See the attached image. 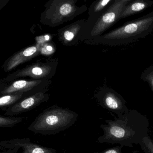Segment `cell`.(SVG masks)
<instances>
[{
  "label": "cell",
  "mask_w": 153,
  "mask_h": 153,
  "mask_svg": "<svg viewBox=\"0 0 153 153\" xmlns=\"http://www.w3.org/2000/svg\"><path fill=\"white\" fill-rule=\"evenodd\" d=\"M153 30V11L138 19L127 22L104 35L84 42L90 45H127L147 37Z\"/></svg>",
  "instance_id": "cell-1"
},
{
  "label": "cell",
  "mask_w": 153,
  "mask_h": 153,
  "mask_svg": "<svg viewBox=\"0 0 153 153\" xmlns=\"http://www.w3.org/2000/svg\"><path fill=\"white\" fill-rule=\"evenodd\" d=\"M78 118L76 112L54 105L40 113L28 129L43 135L56 134L72 126Z\"/></svg>",
  "instance_id": "cell-2"
},
{
  "label": "cell",
  "mask_w": 153,
  "mask_h": 153,
  "mask_svg": "<svg viewBox=\"0 0 153 153\" xmlns=\"http://www.w3.org/2000/svg\"><path fill=\"white\" fill-rule=\"evenodd\" d=\"M78 0H50L41 13V23L50 27H57L72 20L87 10L86 4L78 6Z\"/></svg>",
  "instance_id": "cell-3"
},
{
  "label": "cell",
  "mask_w": 153,
  "mask_h": 153,
  "mask_svg": "<svg viewBox=\"0 0 153 153\" xmlns=\"http://www.w3.org/2000/svg\"><path fill=\"white\" fill-rule=\"evenodd\" d=\"M131 1L114 0L111 5L97 20L85 41L101 36L102 33L117 22L124 8Z\"/></svg>",
  "instance_id": "cell-4"
},
{
  "label": "cell",
  "mask_w": 153,
  "mask_h": 153,
  "mask_svg": "<svg viewBox=\"0 0 153 153\" xmlns=\"http://www.w3.org/2000/svg\"><path fill=\"white\" fill-rule=\"evenodd\" d=\"M94 98L102 107L116 114L119 119L124 118L129 111L125 99L111 88L106 86L100 88Z\"/></svg>",
  "instance_id": "cell-5"
},
{
  "label": "cell",
  "mask_w": 153,
  "mask_h": 153,
  "mask_svg": "<svg viewBox=\"0 0 153 153\" xmlns=\"http://www.w3.org/2000/svg\"><path fill=\"white\" fill-rule=\"evenodd\" d=\"M58 64L57 59H52L45 62H36L17 71L9 77L29 76L36 80H50L55 75Z\"/></svg>",
  "instance_id": "cell-6"
},
{
  "label": "cell",
  "mask_w": 153,
  "mask_h": 153,
  "mask_svg": "<svg viewBox=\"0 0 153 153\" xmlns=\"http://www.w3.org/2000/svg\"><path fill=\"white\" fill-rule=\"evenodd\" d=\"M85 19L78 20L58 30L59 41L66 46H76L79 41H84V30Z\"/></svg>",
  "instance_id": "cell-7"
},
{
  "label": "cell",
  "mask_w": 153,
  "mask_h": 153,
  "mask_svg": "<svg viewBox=\"0 0 153 153\" xmlns=\"http://www.w3.org/2000/svg\"><path fill=\"white\" fill-rule=\"evenodd\" d=\"M47 92H41L28 96L7 108L5 115L7 116H15L33 109L49 100V95Z\"/></svg>",
  "instance_id": "cell-8"
},
{
  "label": "cell",
  "mask_w": 153,
  "mask_h": 153,
  "mask_svg": "<svg viewBox=\"0 0 153 153\" xmlns=\"http://www.w3.org/2000/svg\"><path fill=\"white\" fill-rule=\"evenodd\" d=\"M51 83V80H48L30 81L19 80L5 88L1 93L3 95L18 92L25 93L33 90H36L38 92H47L48 87Z\"/></svg>",
  "instance_id": "cell-9"
},
{
  "label": "cell",
  "mask_w": 153,
  "mask_h": 153,
  "mask_svg": "<svg viewBox=\"0 0 153 153\" xmlns=\"http://www.w3.org/2000/svg\"><path fill=\"white\" fill-rule=\"evenodd\" d=\"M0 146L6 147H22L23 150L22 153H57L55 149L44 147L31 143L29 138L16 139L1 142Z\"/></svg>",
  "instance_id": "cell-10"
},
{
  "label": "cell",
  "mask_w": 153,
  "mask_h": 153,
  "mask_svg": "<svg viewBox=\"0 0 153 153\" xmlns=\"http://www.w3.org/2000/svg\"><path fill=\"white\" fill-rule=\"evenodd\" d=\"M40 46L36 44L21 50L11 57L6 65L7 71H11L21 64L28 62L40 54Z\"/></svg>",
  "instance_id": "cell-11"
},
{
  "label": "cell",
  "mask_w": 153,
  "mask_h": 153,
  "mask_svg": "<svg viewBox=\"0 0 153 153\" xmlns=\"http://www.w3.org/2000/svg\"><path fill=\"white\" fill-rule=\"evenodd\" d=\"M152 5L153 1L149 0H132L124 8L120 20L141 12Z\"/></svg>",
  "instance_id": "cell-12"
},
{
  "label": "cell",
  "mask_w": 153,
  "mask_h": 153,
  "mask_svg": "<svg viewBox=\"0 0 153 153\" xmlns=\"http://www.w3.org/2000/svg\"><path fill=\"white\" fill-rule=\"evenodd\" d=\"M23 93H15L0 97V109L13 106L23 97Z\"/></svg>",
  "instance_id": "cell-13"
},
{
  "label": "cell",
  "mask_w": 153,
  "mask_h": 153,
  "mask_svg": "<svg viewBox=\"0 0 153 153\" xmlns=\"http://www.w3.org/2000/svg\"><path fill=\"white\" fill-rule=\"evenodd\" d=\"M23 120V118L8 117L0 116V128H11L15 126Z\"/></svg>",
  "instance_id": "cell-14"
},
{
  "label": "cell",
  "mask_w": 153,
  "mask_h": 153,
  "mask_svg": "<svg viewBox=\"0 0 153 153\" xmlns=\"http://www.w3.org/2000/svg\"><path fill=\"white\" fill-rule=\"evenodd\" d=\"M56 51V46L52 40L46 42L40 46L39 54L43 55H51Z\"/></svg>",
  "instance_id": "cell-15"
},
{
  "label": "cell",
  "mask_w": 153,
  "mask_h": 153,
  "mask_svg": "<svg viewBox=\"0 0 153 153\" xmlns=\"http://www.w3.org/2000/svg\"><path fill=\"white\" fill-rule=\"evenodd\" d=\"M140 78L144 81L148 83L153 92V64L144 70L142 73Z\"/></svg>",
  "instance_id": "cell-16"
},
{
  "label": "cell",
  "mask_w": 153,
  "mask_h": 153,
  "mask_svg": "<svg viewBox=\"0 0 153 153\" xmlns=\"http://www.w3.org/2000/svg\"><path fill=\"white\" fill-rule=\"evenodd\" d=\"M139 145L145 153H153V142L149 136L143 139Z\"/></svg>",
  "instance_id": "cell-17"
},
{
  "label": "cell",
  "mask_w": 153,
  "mask_h": 153,
  "mask_svg": "<svg viewBox=\"0 0 153 153\" xmlns=\"http://www.w3.org/2000/svg\"><path fill=\"white\" fill-rule=\"evenodd\" d=\"M52 39V36L49 34H45L42 36H38L36 37V44L42 46L43 44L46 42L51 41Z\"/></svg>",
  "instance_id": "cell-18"
},
{
  "label": "cell",
  "mask_w": 153,
  "mask_h": 153,
  "mask_svg": "<svg viewBox=\"0 0 153 153\" xmlns=\"http://www.w3.org/2000/svg\"><path fill=\"white\" fill-rule=\"evenodd\" d=\"M93 153H124L122 152V148L120 146H117L104 150L102 152H96ZM131 153H137V151Z\"/></svg>",
  "instance_id": "cell-19"
}]
</instances>
